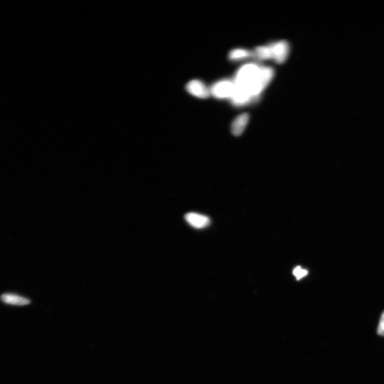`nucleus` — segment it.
Segmentation results:
<instances>
[{
    "instance_id": "nucleus-1",
    "label": "nucleus",
    "mask_w": 384,
    "mask_h": 384,
    "mask_svg": "<svg viewBox=\"0 0 384 384\" xmlns=\"http://www.w3.org/2000/svg\"><path fill=\"white\" fill-rule=\"evenodd\" d=\"M274 70L254 63L240 67L233 79L235 90L230 103L235 107L248 105L257 100L272 80Z\"/></svg>"
},
{
    "instance_id": "nucleus-2",
    "label": "nucleus",
    "mask_w": 384,
    "mask_h": 384,
    "mask_svg": "<svg viewBox=\"0 0 384 384\" xmlns=\"http://www.w3.org/2000/svg\"><path fill=\"white\" fill-rule=\"evenodd\" d=\"M235 90L233 79H223L213 83L210 87V95L217 100H225L232 98Z\"/></svg>"
},
{
    "instance_id": "nucleus-3",
    "label": "nucleus",
    "mask_w": 384,
    "mask_h": 384,
    "mask_svg": "<svg viewBox=\"0 0 384 384\" xmlns=\"http://www.w3.org/2000/svg\"><path fill=\"white\" fill-rule=\"evenodd\" d=\"M271 53V59L278 64L286 61L290 52V45L286 41L281 40L269 44Z\"/></svg>"
},
{
    "instance_id": "nucleus-4",
    "label": "nucleus",
    "mask_w": 384,
    "mask_h": 384,
    "mask_svg": "<svg viewBox=\"0 0 384 384\" xmlns=\"http://www.w3.org/2000/svg\"><path fill=\"white\" fill-rule=\"evenodd\" d=\"M186 89L190 94L197 98L207 99L210 95V87L198 79L189 81L186 86Z\"/></svg>"
},
{
    "instance_id": "nucleus-5",
    "label": "nucleus",
    "mask_w": 384,
    "mask_h": 384,
    "mask_svg": "<svg viewBox=\"0 0 384 384\" xmlns=\"http://www.w3.org/2000/svg\"><path fill=\"white\" fill-rule=\"evenodd\" d=\"M185 218L191 227L197 229L204 228L209 226L210 223L209 217L194 212L186 214Z\"/></svg>"
},
{
    "instance_id": "nucleus-6",
    "label": "nucleus",
    "mask_w": 384,
    "mask_h": 384,
    "mask_svg": "<svg viewBox=\"0 0 384 384\" xmlns=\"http://www.w3.org/2000/svg\"><path fill=\"white\" fill-rule=\"evenodd\" d=\"M249 120V115L247 113H243L239 115L232 122L231 126L232 134L235 136H239L242 134L247 126Z\"/></svg>"
},
{
    "instance_id": "nucleus-7",
    "label": "nucleus",
    "mask_w": 384,
    "mask_h": 384,
    "mask_svg": "<svg viewBox=\"0 0 384 384\" xmlns=\"http://www.w3.org/2000/svg\"><path fill=\"white\" fill-rule=\"evenodd\" d=\"M252 57V52L244 48H236L230 51L228 53V59L231 61L237 62Z\"/></svg>"
},
{
    "instance_id": "nucleus-8",
    "label": "nucleus",
    "mask_w": 384,
    "mask_h": 384,
    "mask_svg": "<svg viewBox=\"0 0 384 384\" xmlns=\"http://www.w3.org/2000/svg\"><path fill=\"white\" fill-rule=\"evenodd\" d=\"M1 299L4 303L15 305H26L30 303L29 299L13 294H4L2 296Z\"/></svg>"
},
{
    "instance_id": "nucleus-9",
    "label": "nucleus",
    "mask_w": 384,
    "mask_h": 384,
    "mask_svg": "<svg viewBox=\"0 0 384 384\" xmlns=\"http://www.w3.org/2000/svg\"><path fill=\"white\" fill-rule=\"evenodd\" d=\"M307 273H308V272H307V270H304V269L301 268L300 266L296 267L293 271L294 275L297 279H300L305 277Z\"/></svg>"
},
{
    "instance_id": "nucleus-10",
    "label": "nucleus",
    "mask_w": 384,
    "mask_h": 384,
    "mask_svg": "<svg viewBox=\"0 0 384 384\" xmlns=\"http://www.w3.org/2000/svg\"><path fill=\"white\" fill-rule=\"evenodd\" d=\"M377 333L380 336H384V312L383 313L380 324L378 327Z\"/></svg>"
}]
</instances>
